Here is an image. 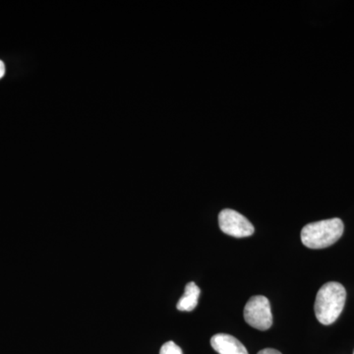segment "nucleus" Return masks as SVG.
Segmentation results:
<instances>
[{
    "instance_id": "obj_1",
    "label": "nucleus",
    "mask_w": 354,
    "mask_h": 354,
    "mask_svg": "<svg viewBox=\"0 0 354 354\" xmlns=\"http://www.w3.org/2000/svg\"><path fill=\"white\" fill-rule=\"evenodd\" d=\"M346 299V288L342 283L337 281L325 283L317 293L314 305L317 320L326 326L335 323L344 310Z\"/></svg>"
},
{
    "instance_id": "obj_2",
    "label": "nucleus",
    "mask_w": 354,
    "mask_h": 354,
    "mask_svg": "<svg viewBox=\"0 0 354 354\" xmlns=\"http://www.w3.org/2000/svg\"><path fill=\"white\" fill-rule=\"evenodd\" d=\"M344 225L341 218L308 223L301 230V241L310 249L327 248L341 239Z\"/></svg>"
},
{
    "instance_id": "obj_3",
    "label": "nucleus",
    "mask_w": 354,
    "mask_h": 354,
    "mask_svg": "<svg viewBox=\"0 0 354 354\" xmlns=\"http://www.w3.org/2000/svg\"><path fill=\"white\" fill-rule=\"evenodd\" d=\"M244 320L251 327L260 330H269L272 325L271 304L263 295H255L248 300L243 311Z\"/></svg>"
},
{
    "instance_id": "obj_4",
    "label": "nucleus",
    "mask_w": 354,
    "mask_h": 354,
    "mask_svg": "<svg viewBox=\"0 0 354 354\" xmlns=\"http://www.w3.org/2000/svg\"><path fill=\"white\" fill-rule=\"evenodd\" d=\"M218 225L223 234L242 239L254 234V227L245 216L232 209H225L218 215Z\"/></svg>"
},
{
    "instance_id": "obj_5",
    "label": "nucleus",
    "mask_w": 354,
    "mask_h": 354,
    "mask_svg": "<svg viewBox=\"0 0 354 354\" xmlns=\"http://www.w3.org/2000/svg\"><path fill=\"white\" fill-rule=\"evenodd\" d=\"M212 348L218 354H249L236 337L227 334H216L211 339Z\"/></svg>"
},
{
    "instance_id": "obj_6",
    "label": "nucleus",
    "mask_w": 354,
    "mask_h": 354,
    "mask_svg": "<svg viewBox=\"0 0 354 354\" xmlns=\"http://www.w3.org/2000/svg\"><path fill=\"white\" fill-rule=\"evenodd\" d=\"M200 293H201V290H200L199 286L196 283H193V281L187 283L185 286V291H184L183 297L177 302L176 308L179 311H192V310L197 307Z\"/></svg>"
},
{
    "instance_id": "obj_7",
    "label": "nucleus",
    "mask_w": 354,
    "mask_h": 354,
    "mask_svg": "<svg viewBox=\"0 0 354 354\" xmlns=\"http://www.w3.org/2000/svg\"><path fill=\"white\" fill-rule=\"evenodd\" d=\"M160 354H183V353L176 342H167L162 344Z\"/></svg>"
},
{
    "instance_id": "obj_8",
    "label": "nucleus",
    "mask_w": 354,
    "mask_h": 354,
    "mask_svg": "<svg viewBox=\"0 0 354 354\" xmlns=\"http://www.w3.org/2000/svg\"><path fill=\"white\" fill-rule=\"evenodd\" d=\"M258 354H281L279 353V351H277V349H272V348H265L263 349V351H259Z\"/></svg>"
},
{
    "instance_id": "obj_9",
    "label": "nucleus",
    "mask_w": 354,
    "mask_h": 354,
    "mask_svg": "<svg viewBox=\"0 0 354 354\" xmlns=\"http://www.w3.org/2000/svg\"><path fill=\"white\" fill-rule=\"evenodd\" d=\"M6 74V65L0 60V79Z\"/></svg>"
},
{
    "instance_id": "obj_10",
    "label": "nucleus",
    "mask_w": 354,
    "mask_h": 354,
    "mask_svg": "<svg viewBox=\"0 0 354 354\" xmlns=\"http://www.w3.org/2000/svg\"><path fill=\"white\" fill-rule=\"evenodd\" d=\"M353 354H354V353H353Z\"/></svg>"
}]
</instances>
